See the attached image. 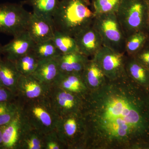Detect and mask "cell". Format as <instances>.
Segmentation results:
<instances>
[{"label":"cell","mask_w":149,"mask_h":149,"mask_svg":"<svg viewBox=\"0 0 149 149\" xmlns=\"http://www.w3.org/2000/svg\"><path fill=\"white\" fill-rule=\"evenodd\" d=\"M59 1L60 0H27L33 8V13L49 19H52Z\"/></svg>","instance_id":"obj_23"},{"label":"cell","mask_w":149,"mask_h":149,"mask_svg":"<svg viewBox=\"0 0 149 149\" xmlns=\"http://www.w3.org/2000/svg\"><path fill=\"white\" fill-rule=\"evenodd\" d=\"M21 76L14 62L0 57V81L4 87L16 95L17 84Z\"/></svg>","instance_id":"obj_18"},{"label":"cell","mask_w":149,"mask_h":149,"mask_svg":"<svg viewBox=\"0 0 149 149\" xmlns=\"http://www.w3.org/2000/svg\"><path fill=\"white\" fill-rule=\"evenodd\" d=\"M27 31L35 43L51 40L56 29L52 19H49L31 13Z\"/></svg>","instance_id":"obj_12"},{"label":"cell","mask_w":149,"mask_h":149,"mask_svg":"<svg viewBox=\"0 0 149 149\" xmlns=\"http://www.w3.org/2000/svg\"><path fill=\"white\" fill-rule=\"evenodd\" d=\"M74 37L79 52L89 58H93L104 46L101 37L93 24Z\"/></svg>","instance_id":"obj_13"},{"label":"cell","mask_w":149,"mask_h":149,"mask_svg":"<svg viewBox=\"0 0 149 149\" xmlns=\"http://www.w3.org/2000/svg\"><path fill=\"white\" fill-rule=\"evenodd\" d=\"M35 43L28 32L24 31L14 36L10 42L2 46L1 52L5 56V58L15 62L32 51Z\"/></svg>","instance_id":"obj_11"},{"label":"cell","mask_w":149,"mask_h":149,"mask_svg":"<svg viewBox=\"0 0 149 149\" xmlns=\"http://www.w3.org/2000/svg\"><path fill=\"white\" fill-rule=\"evenodd\" d=\"M93 27L101 37L104 46L119 52H125V37L116 13L96 15Z\"/></svg>","instance_id":"obj_5"},{"label":"cell","mask_w":149,"mask_h":149,"mask_svg":"<svg viewBox=\"0 0 149 149\" xmlns=\"http://www.w3.org/2000/svg\"><path fill=\"white\" fill-rule=\"evenodd\" d=\"M122 0H93L92 7L96 15L117 12Z\"/></svg>","instance_id":"obj_28"},{"label":"cell","mask_w":149,"mask_h":149,"mask_svg":"<svg viewBox=\"0 0 149 149\" xmlns=\"http://www.w3.org/2000/svg\"><path fill=\"white\" fill-rule=\"evenodd\" d=\"M59 72L82 74L90 59L80 52L61 54L56 58Z\"/></svg>","instance_id":"obj_15"},{"label":"cell","mask_w":149,"mask_h":149,"mask_svg":"<svg viewBox=\"0 0 149 149\" xmlns=\"http://www.w3.org/2000/svg\"><path fill=\"white\" fill-rule=\"evenodd\" d=\"M55 130L65 148H81L84 127L80 113L60 116Z\"/></svg>","instance_id":"obj_6"},{"label":"cell","mask_w":149,"mask_h":149,"mask_svg":"<svg viewBox=\"0 0 149 149\" xmlns=\"http://www.w3.org/2000/svg\"><path fill=\"white\" fill-rule=\"evenodd\" d=\"M4 87L2 85V83H1V81H0V87Z\"/></svg>","instance_id":"obj_34"},{"label":"cell","mask_w":149,"mask_h":149,"mask_svg":"<svg viewBox=\"0 0 149 149\" xmlns=\"http://www.w3.org/2000/svg\"><path fill=\"white\" fill-rule=\"evenodd\" d=\"M128 56L103 46L93 58L107 79L113 80L126 74L125 64Z\"/></svg>","instance_id":"obj_9"},{"label":"cell","mask_w":149,"mask_h":149,"mask_svg":"<svg viewBox=\"0 0 149 149\" xmlns=\"http://www.w3.org/2000/svg\"><path fill=\"white\" fill-rule=\"evenodd\" d=\"M52 40L61 54L80 52L74 37L63 32L56 30Z\"/></svg>","instance_id":"obj_24"},{"label":"cell","mask_w":149,"mask_h":149,"mask_svg":"<svg viewBox=\"0 0 149 149\" xmlns=\"http://www.w3.org/2000/svg\"><path fill=\"white\" fill-rule=\"evenodd\" d=\"M32 51L39 60L56 58L61 54L52 40L35 43Z\"/></svg>","instance_id":"obj_25"},{"label":"cell","mask_w":149,"mask_h":149,"mask_svg":"<svg viewBox=\"0 0 149 149\" xmlns=\"http://www.w3.org/2000/svg\"><path fill=\"white\" fill-rule=\"evenodd\" d=\"M52 85L81 96H84L89 91L82 74L76 73L59 72Z\"/></svg>","instance_id":"obj_16"},{"label":"cell","mask_w":149,"mask_h":149,"mask_svg":"<svg viewBox=\"0 0 149 149\" xmlns=\"http://www.w3.org/2000/svg\"><path fill=\"white\" fill-rule=\"evenodd\" d=\"M133 56L149 70V40L143 48Z\"/></svg>","instance_id":"obj_30"},{"label":"cell","mask_w":149,"mask_h":149,"mask_svg":"<svg viewBox=\"0 0 149 149\" xmlns=\"http://www.w3.org/2000/svg\"><path fill=\"white\" fill-rule=\"evenodd\" d=\"M2 46H1V45H0V54H1V48Z\"/></svg>","instance_id":"obj_35"},{"label":"cell","mask_w":149,"mask_h":149,"mask_svg":"<svg viewBox=\"0 0 149 149\" xmlns=\"http://www.w3.org/2000/svg\"><path fill=\"white\" fill-rule=\"evenodd\" d=\"M59 73L56 58L40 60L32 74L33 77L46 85H51Z\"/></svg>","instance_id":"obj_17"},{"label":"cell","mask_w":149,"mask_h":149,"mask_svg":"<svg viewBox=\"0 0 149 149\" xmlns=\"http://www.w3.org/2000/svg\"><path fill=\"white\" fill-rule=\"evenodd\" d=\"M44 136L25 122L19 149H45Z\"/></svg>","instance_id":"obj_21"},{"label":"cell","mask_w":149,"mask_h":149,"mask_svg":"<svg viewBox=\"0 0 149 149\" xmlns=\"http://www.w3.org/2000/svg\"><path fill=\"white\" fill-rule=\"evenodd\" d=\"M83 96L52 85L47 98L60 117L72 113H80L83 106Z\"/></svg>","instance_id":"obj_8"},{"label":"cell","mask_w":149,"mask_h":149,"mask_svg":"<svg viewBox=\"0 0 149 149\" xmlns=\"http://www.w3.org/2000/svg\"><path fill=\"white\" fill-rule=\"evenodd\" d=\"M83 97L81 149H132L149 144V89L126 73L107 78Z\"/></svg>","instance_id":"obj_1"},{"label":"cell","mask_w":149,"mask_h":149,"mask_svg":"<svg viewBox=\"0 0 149 149\" xmlns=\"http://www.w3.org/2000/svg\"><path fill=\"white\" fill-rule=\"evenodd\" d=\"M146 31L148 33V35L149 36V9L148 11V19H147L146 29Z\"/></svg>","instance_id":"obj_33"},{"label":"cell","mask_w":149,"mask_h":149,"mask_svg":"<svg viewBox=\"0 0 149 149\" xmlns=\"http://www.w3.org/2000/svg\"><path fill=\"white\" fill-rule=\"evenodd\" d=\"M39 59L32 51L22 56L14 62L17 68L21 75H32L34 72Z\"/></svg>","instance_id":"obj_27"},{"label":"cell","mask_w":149,"mask_h":149,"mask_svg":"<svg viewBox=\"0 0 149 149\" xmlns=\"http://www.w3.org/2000/svg\"><path fill=\"white\" fill-rule=\"evenodd\" d=\"M50 86L40 82L32 75H21L17 88V98L33 100L46 97Z\"/></svg>","instance_id":"obj_10"},{"label":"cell","mask_w":149,"mask_h":149,"mask_svg":"<svg viewBox=\"0 0 149 149\" xmlns=\"http://www.w3.org/2000/svg\"><path fill=\"white\" fill-rule=\"evenodd\" d=\"M45 149H62L65 148L56 133L55 130L48 133L44 136Z\"/></svg>","instance_id":"obj_29"},{"label":"cell","mask_w":149,"mask_h":149,"mask_svg":"<svg viewBox=\"0 0 149 149\" xmlns=\"http://www.w3.org/2000/svg\"><path fill=\"white\" fill-rule=\"evenodd\" d=\"M149 9L148 0H122L116 15L125 37L146 31Z\"/></svg>","instance_id":"obj_4"},{"label":"cell","mask_w":149,"mask_h":149,"mask_svg":"<svg viewBox=\"0 0 149 149\" xmlns=\"http://www.w3.org/2000/svg\"><path fill=\"white\" fill-rule=\"evenodd\" d=\"M17 100L22 117L31 128L44 135L55 130L59 116L47 97L33 100Z\"/></svg>","instance_id":"obj_3"},{"label":"cell","mask_w":149,"mask_h":149,"mask_svg":"<svg viewBox=\"0 0 149 149\" xmlns=\"http://www.w3.org/2000/svg\"><path fill=\"white\" fill-rule=\"evenodd\" d=\"M25 122L20 112L15 118L2 128V143L1 149H19Z\"/></svg>","instance_id":"obj_14"},{"label":"cell","mask_w":149,"mask_h":149,"mask_svg":"<svg viewBox=\"0 0 149 149\" xmlns=\"http://www.w3.org/2000/svg\"><path fill=\"white\" fill-rule=\"evenodd\" d=\"M17 95L4 87H0V102L16 100Z\"/></svg>","instance_id":"obj_31"},{"label":"cell","mask_w":149,"mask_h":149,"mask_svg":"<svg viewBox=\"0 0 149 149\" xmlns=\"http://www.w3.org/2000/svg\"><path fill=\"white\" fill-rule=\"evenodd\" d=\"M95 16L89 0H60L52 19L56 30L74 37L92 25Z\"/></svg>","instance_id":"obj_2"},{"label":"cell","mask_w":149,"mask_h":149,"mask_svg":"<svg viewBox=\"0 0 149 149\" xmlns=\"http://www.w3.org/2000/svg\"><path fill=\"white\" fill-rule=\"evenodd\" d=\"M126 73L139 85L149 89V70L133 56H127L125 64Z\"/></svg>","instance_id":"obj_20"},{"label":"cell","mask_w":149,"mask_h":149,"mask_svg":"<svg viewBox=\"0 0 149 149\" xmlns=\"http://www.w3.org/2000/svg\"><path fill=\"white\" fill-rule=\"evenodd\" d=\"M149 40V36L146 31H138L128 35L125 38V53L129 56H134Z\"/></svg>","instance_id":"obj_22"},{"label":"cell","mask_w":149,"mask_h":149,"mask_svg":"<svg viewBox=\"0 0 149 149\" xmlns=\"http://www.w3.org/2000/svg\"><path fill=\"white\" fill-rule=\"evenodd\" d=\"M82 76L89 90L100 88L107 80L102 70L93 58L89 59L87 62Z\"/></svg>","instance_id":"obj_19"},{"label":"cell","mask_w":149,"mask_h":149,"mask_svg":"<svg viewBox=\"0 0 149 149\" xmlns=\"http://www.w3.org/2000/svg\"><path fill=\"white\" fill-rule=\"evenodd\" d=\"M2 143V128L0 127V149L1 148Z\"/></svg>","instance_id":"obj_32"},{"label":"cell","mask_w":149,"mask_h":149,"mask_svg":"<svg viewBox=\"0 0 149 149\" xmlns=\"http://www.w3.org/2000/svg\"><path fill=\"white\" fill-rule=\"evenodd\" d=\"M19 111V105L17 98L14 100L0 102V127L11 122Z\"/></svg>","instance_id":"obj_26"},{"label":"cell","mask_w":149,"mask_h":149,"mask_svg":"<svg viewBox=\"0 0 149 149\" xmlns=\"http://www.w3.org/2000/svg\"><path fill=\"white\" fill-rule=\"evenodd\" d=\"M31 13L21 5L0 4V32L13 37L27 31Z\"/></svg>","instance_id":"obj_7"},{"label":"cell","mask_w":149,"mask_h":149,"mask_svg":"<svg viewBox=\"0 0 149 149\" xmlns=\"http://www.w3.org/2000/svg\"><path fill=\"white\" fill-rule=\"evenodd\" d=\"M148 1H149V0H148Z\"/></svg>","instance_id":"obj_36"}]
</instances>
